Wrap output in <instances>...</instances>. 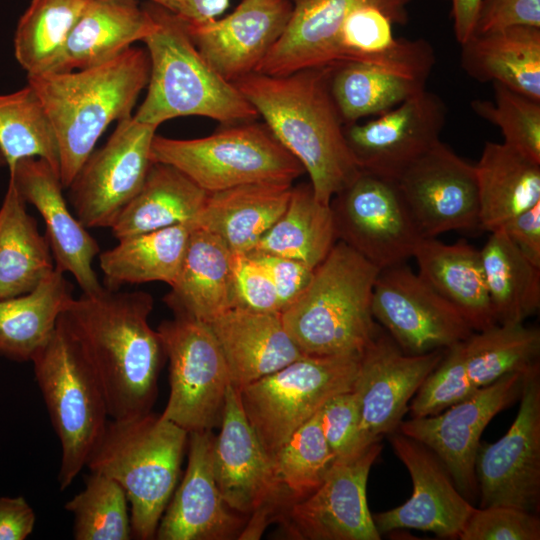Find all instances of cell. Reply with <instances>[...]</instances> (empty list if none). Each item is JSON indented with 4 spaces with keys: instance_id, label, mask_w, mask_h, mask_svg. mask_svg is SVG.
Here are the masks:
<instances>
[{
    "instance_id": "6da1fadb",
    "label": "cell",
    "mask_w": 540,
    "mask_h": 540,
    "mask_svg": "<svg viewBox=\"0 0 540 540\" xmlns=\"http://www.w3.org/2000/svg\"><path fill=\"white\" fill-rule=\"evenodd\" d=\"M152 296L144 291L103 288L73 298L60 321L94 370L111 419L151 411L165 354L149 316Z\"/></svg>"
},
{
    "instance_id": "7a4b0ae2",
    "label": "cell",
    "mask_w": 540,
    "mask_h": 540,
    "mask_svg": "<svg viewBox=\"0 0 540 540\" xmlns=\"http://www.w3.org/2000/svg\"><path fill=\"white\" fill-rule=\"evenodd\" d=\"M332 65L284 76L250 73L233 84L276 139L303 166L318 201L332 198L360 173L330 88Z\"/></svg>"
},
{
    "instance_id": "3957f363",
    "label": "cell",
    "mask_w": 540,
    "mask_h": 540,
    "mask_svg": "<svg viewBox=\"0 0 540 540\" xmlns=\"http://www.w3.org/2000/svg\"><path fill=\"white\" fill-rule=\"evenodd\" d=\"M149 73L147 51L131 46L95 66L27 76L54 131L64 188L71 185L106 128L132 116Z\"/></svg>"
},
{
    "instance_id": "277c9868",
    "label": "cell",
    "mask_w": 540,
    "mask_h": 540,
    "mask_svg": "<svg viewBox=\"0 0 540 540\" xmlns=\"http://www.w3.org/2000/svg\"><path fill=\"white\" fill-rule=\"evenodd\" d=\"M380 269L342 241L314 269L299 297L281 312L300 352L324 357L361 355L380 332L372 294Z\"/></svg>"
},
{
    "instance_id": "5b68a950",
    "label": "cell",
    "mask_w": 540,
    "mask_h": 540,
    "mask_svg": "<svg viewBox=\"0 0 540 540\" xmlns=\"http://www.w3.org/2000/svg\"><path fill=\"white\" fill-rule=\"evenodd\" d=\"M156 27L144 39L150 61L146 96L134 119L159 127L184 116H202L226 125L254 121L255 108L236 86L203 58L175 12L146 5Z\"/></svg>"
},
{
    "instance_id": "8992f818",
    "label": "cell",
    "mask_w": 540,
    "mask_h": 540,
    "mask_svg": "<svg viewBox=\"0 0 540 540\" xmlns=\"http://www.w3.org/2000/svg\"><path fill=\"white\" fill-rule=\"evenodd\" d=\"M187 441V431L151 411L107 421L86 466L124 490L132 538H155L176 488Z\"/></svg>"
},
{
    "instance_id": "52a82bcc",
    "label": "cell",
    "mask_w": 540,
    "mask_h": 540,
    "mask_svg": "<svg viewBox=\"0 0 540 540\" xmlns=\"http://www.w3.org/2000/svg\"><path fill=\"white\" fill-rule=\"evenodd\" d=\"M31 362L61 445L58 483L65 490L86 466L110 418L106 399L94 370L60 318Z\"/></svg>"
},
{
    "instance_id": "ba28073f",
    "label": "cell",
    "mask_w": 540,
    "mask_h": 540,
    "mask_svg": "<svg viewBox=\"0 0 540 540\" xmlns=\"http://www.w3.org/2000/svg\"><path fill=\"white\" fill-rule=\"evenodd\" d=\"M150 157L175 167L208 193L253 183L293 184L305 173L267 125L254 121L195 139L156 134Z\"/></svg>"
},
{
    "instance_id": "9c48e42d",
    "label": "cell",
    "mask_w": 540,
    "mask_h": 540,
    "mask_svg": "<svg viewBox=\"0 0 540 540\" xmlns=\"http://www.w3.org/2000/svg\"><path fill=\"white\" fill-rule=\"evenodd\" d=\"M360 357L304 355L238 390L242 409L271 459L331 397L353 389Z\"/></svg>"
},
{
    "instance_id": "30bf717a",
    "label": "cell",
    "mask_w": 540,
    "mask_h": 540,
    "mask_svg": "<svg viewBox=\"0 0 540 540\" xmlns=\"http://www.w3.org/2000/svg\"><path fill=\"white\" fill-rule=\"evenodd\" d=\"M169 362L170 393L160 414L189 433L220 425L227 389V365L209 325L174 316L157 328Z\"/></svg>"
},
{
    "instance_id": "8fae6325",
    "label": "cell",
    "mask_w": 540,
    "mask_h": 540,
    "mask_svg": "<svg viewBox=\"0 0 540 540\" xmlns=\"http://www.w3.org/2000/svg\"><path fill=\"white\" fill-rule=\"evenodd\" d=\"M212 465L228 507L245 517L251 516L241 539L258 538L265 522L275 519L285 504L272 459L250 425L238 391L231 385L226 393L220 431L212 441Z\"/></svg>"
},
{
    "instance_id": "7c38bea8",
    "label": "cell",
    "mask_w": 540,
    "mask_h": 540,
    "mask_svg": "<svg viewBox=\"0 0 540 540\" xmlns=\"http://www.w3.org/2000/svg\"><path fill=\"white\" fill-rule=\"evenodd\" d=\"M330 206L338 240L380 270L413 258L423 238L394 180L360 171Z\"/></svg>"
},
{
    "instance_id": "4fadbf2b",
    "label": "cell",
    "mask_w": 540,
    "mask_h": 540,
    "mask_svg": "<svg viewBox=\"0 0 540 540\" xmlns=\"http://www.w3.org/2000/svg\"><path fill=\"white\" fill-rule=\"evenodd\" d=\"M518 412L496 442L480 444L475 475L480 507L509 506L525 511L540 505V369L523 377Z\"/></svg>"
},
{
    "instance_id": "5bb4252c",
    "label": "cell",
    "mask_w": 540,
    "mask_h": 540,
    "mask_svg": "<svg viewBox=\"0 0 540 540\" xmlns=\"http://www.w3.org/2000/svg\"><path fill=\"white\" fill-rule=\"evenodd\" d=\"M157 126L133 115L117 122L107 142L93 151L68 187L75 216L86 228H110L141 189L152 164Z\"/></svg>"
},
{
    "instance_id": "9a60e30c",
    "label": "cell",
    "mask_w": 540,
    "mask_h": 540,
    "mask_svg": "<svg viewBox=\"0 0 540 540\" xmlns=\"http://www.w3.org/2000/svg\"><path fill=\"white\" fill-rule=\"evenodd\" d=\"M371 307L375 321L410 355L445 350L474 332L462 314L405 263L380 270Z\"/></svg>"
},
{
    "instance_id": "2e32d148",
    "label": "cell",
    "mask_w": 540,
    "mask_h": 540,
    "mask_svg": "<svg viewBox=\"0 0 540 540\" xmlns=\"http://www.w3.org/2000/svg\"><path fill=\"white\" fill-rule=\"evenodd\" d=\"M525 373L506 374L437 414L402 421L397 430L429 448L458 490L468 500L474 499L478 495L475 461L482 433L498 413L519 399Z\"/></svg>"
},
{
    "instance_id": "e0dca14e",
    "label": "cell",
    "mask_w": 540,
    "mask_h": 540,
    "mask_svg": "<svg viewBox=\"0 0 540 540\" xmlns=\"http://www.w3.org/2000/svg\"><path fill=\"white\" fill-rule=\"evenodd\" d=\"M382 450L380 441L347 458H337L308 497L285 507L276 519L288 536L306 540H379L366 487Z\"/></svg>"
},
{
    "instance_id": "ac0fdd59",
    "label": "cell",
    "mask_w": 540,
    "mask_h": 540,
    "mask_svg": "<svg viewBox=\"0 0 540 540\" xmlns=\"http://www.w3.org/2000/svg\"><path fill=\"white\" fill-rule=\"evenodd\" d=\"M395 182L423 238L479 228L475 167L441 141Z\"/></svg>"
},
{
    "instance_id": "d6986e66",
    "label": "cell",
    "mask_w": 540,
    "mask_h": 540,
    "mask_svg": "<svg viewBox=\"0 0 540 540\" xmlns=\"http://www.w3.org/2000/svg\"><path fill=\"white\" fill-rule=\"evenodd\" d=\"M447 107L423 90L363 124L344 125L347 144L361 171L396 180L440 141Z\"/></svg>"
},
{
    "instance_id": "ffe728a7",
    "label": "cell",
    "mask_w": 540,
    "mask_h": 540,
    "mask_svg": "<svg viewBox=\"0 0 540 540\" xmlns=\"http://www.w3.org/2000/svg\"><path fill=\"white\" fill-rule=\"evenodd\" d=\"M445 350L419 355L404 353L381 328L360 357L353 385L361 415L365 445L396 431L409 404Z\"/></svg>"
},
{
    "instance_id": "44dd1931",
    "label": "cell",
    "mask_w": 540,
    "mask_h": 540,
    "mask_svg": "<svg viewBox=\"0 0 540 540\" xmlns=\"http://www.w3.org/2000/svg\"><path fill=\"white\" fill-rule=\"evenodd\" d=\"M389 441L410 474L413 491L402 505L372 515L380 534L414 529L441 538H458L475 507L429 448L398 430L389 434Z\"/></svg>"
},
{
    "instance_id": "7402d4cb",
    "label": "cell",
    "mask_w": 540,
    "mask_h": 540,
    "mask_svg": "<svg viewBox=\"0 0 540 540\" xmlns=\"http://www.w3.org/2000/svg\"><path fill=\"white\" fill-rule=\"evenodd\" d=\"M292 11L291 0H242L222 19L184 22L203 58L233 83L256 71L286 29Z\"/></svg>"
},
{
    "instance_id": "603a6c76",
    "label": "cell",
    "mask_w": 540,
    "mask_h": 540,
    "mask_svg": "<svg viewBox=\"0 0 540 540\" xmlns=\"http://www.w3.org/2000/svg\"><path fill=\"white\" fill-rule=\"evenodd\" d=\"M9 174L24 201L33 205L44 220L55 269L70 273L82 293L101 290L93 269L100 247L69 210L57 172L44 159L24 158L9 169Z\"/></svg>"
},
{
    "instance_id": "cb8c5ba5",
    "label": "cell",
    "mask_w": 540,
    "mask_h": 540,
    "mask_svg": "<svg viewBox=\"0 0 540 540\" xmlns=\"http://www.w3.org/2000/svg\"><path fill=\"white\" fill-rule=\"evenodd\" d=\"M212 431L188 434V463L160 519L159 540H227L240 536L246 517L230 509L216 483Z\"/></svg>"
},
{
    "instance_id": "d4e9b609",
    "label": "cell",
    "mask_w": 540,
    "mask_h": 540,
    "mask_svg": "<svg viewBox=\"0 0 540 540\" xmlns=\"http://www.w3.org/2000/svg\"><path fill=\"white\" fill-rule=\"evenodd\" d=\"M412 0H294L286 29L255 72L284 76L332 65L336 37L348 15L363 5L382 8L394 24L408 22Z\"/></svg>"
},
{
    "instance_id": "484cf974",
    "label": "cell",
    "mask_w": 540,
    "mask_h": 540,
    "mask_svg": "<svg viewBox=\"0 0 540 540\" xmlns=\"http://www.w3.org/2000/svg\"><path fill=\"white\" fill-rule=\"evenodd\" d=\"M207 324L224 356L230 385L237 391L304 356L280 312L234 306Z\"/></svg>"
},
{
    "instance_id": "4316f807",
    "label": "cell",
    "mask_w": 540,
    "mask_h": 540,
    "mask_svg": "<svg viewBox=\"0 0 540 540\" xmlns=\"http://www.w3.org/2000/svg\"><path fill=\"white\" fill-rule=\"evenodd\" d=\"M233 255L218 236L193 226L179 274L164 298L174 316L208 323L234 306Z\"/></svg>"
},
{
    "instance_id": "83f0119b",
    "label": "cell",
    "mask_w": 540,
    "mask_h": 540,
    "mask_svg": "<svg viewBox=\"0 0 540 540\" xmlns=\"http://www.w3.org/2000/svg\"><path fill=\"white\" fill-rule=\"evenodd\" d=\"M413 258L418 275L462 314L473 331L497 324L479 250L464 240L445 244L422 238Z\"/></svg>"
},
{
    "instance_id": "f1b7e54d",
    "label": "cell",
    "mask_w": 540,
    "mask_h": 540,
    "mask_svg": "<svg viewBox=\"0 0 540 540\" xmlns=\"http://www.w3.org/2000/svg\"><path fill=\"white\" fill-rule=\"evenodd\" d=\"M155 27L149 10L136 0H90L67 40L55 72L111 60L134 42L144 41Z\"/></svg>"
},
{
    "instance_id": "f546056e",
    "label": "cell",
    "mask_w": 540,
    "mask_h": 540,
    "mask_svg": "<svg viewBox=\"0 0 540 540\" xmlns=\"http://www.w3.org/2000/svg\"><path fill=\"white\" fill-rule=\"evenodd\" d=\"M460 46V64L469 77L500 83L540 101L539 27L515 25L474 33Z\"/></svg>"
},
{
    "instance_id": "4dcf8cb0",
    "label": "cell",
    "mask_w": 540,
    "mask_h": 540,
    "mask_svg": "<svg viewBox=\"0 0 540 540\" xmlns=\"http://www.w3.org/2000/svg\"><path fill=\"white\" fill-rule=\"evenodd\" d=\"M292 183H253L208 193L194 225L225 242L233 253H249L285 210Z\"/></svg>"
},
{
    "instance_id": "1f68e13d",
    "label": "cell",
    "mask_w": 540,
    "mask_h": 540,
    "mask_svg": "<svg viewBox=\"0 0 540 540\" xmlns=\"http://www.w3.org/2000/svg\"><path fill=\"white\" fill-rule=\"evenodd\" d=\"M456 376L464 398L502 376L539 365L540 330L518 324H495L454 344Z\"/></svg>"
},
{
    "instance_id": "d6a6232c",
    "label": "cell",
    "mask_w": 540,
    "mask_h": 540,
    "mask_svg": "<svg viewBox=\"0 0 540 540\" xmlns=\"http://www.w3.org/2000/svg\"><path fill=\"white\" fill-rule=\"evenodd\" d=\"M474 167L479 229L498 230L540 202V163L507 144L487 141Z\"/></svg>"
},
{
    "instance_id": "836d02e7",
    "label": "cell",
    "mask_w": 540,
    "mask_h": 540,
    "mask_svg": "<svg viewBox=\"0 0 540 540\" xmlns=\"http://www.w3.org/2000/svg\"><path fill=\"white\" fill-rule=\"evenodd\" d=\"M208 192L175 167L152 162L139 192L120 211L112 226L121 238L178 224H194Z\"/></svg>"
},
{
    "instance_id": "e575fe53",
    "label": "cell",
    "mask_w": 540,
    "mask_h": 540,
    "mask_svg": "<svg viewBox=\"0 0 540 540\" xmlns=\"http://www.w3.org/2000/svg\"><path fill=\"white\" fill-rule=\"evenodd\" d=\"M73 298L72 284L54 268L30 292L0 299V357L31 361Z\"/></svg>"
},
{
    "instance_id": "d590c367",
    "label": "cell",
    "mask_w": 540,
    "mask_h": 540,
    "mask_svg": "<svg viewBox=\"0 0 540 540\" xmlns=\"http://www.w3.org/2000/svg\"><path fill=\"white\" fill-rule=\"evenodd\" d=\"M194 224H178L121 238L100 252L105 288L163 282L172 286L179 274Z\"/></svg>"
},
{
    "instance_id": "8d00e7d4",
    "label": "cell",
    "mask_w": 540,
    "mask_h": 540,
    "mask_svg": "<svg viewBox=\"0 0 540 540\" xmlns=\"http://www.w3.org/2000/svg\"><path fill=\"white\" fill-rule=\"evenodd\" d=\"M54 268L48 239L9 178L0 207V299L30 292Z\"/></svg>"
},
{
    "instance_id": "74e56055",
    "label": "cell",
    "mask_w": 540,
    "mask_h": 540,
    "mask_svg": "<svg viewBox=\"0 0 540 540\" xmlns=\"http://www.w3.org/2000/svg\"><path fill=\"white\" fill-rule=\"evenodd\" d=\"M337 241L330 204L318 201L307 183L293 186L285 210L249 253L283 256L316 268Z\"/></svg>"
},
{
    "instance_id": "f35d334b",
    "label": "cell",
    "mask_w": 540,
    "mask_h": 540,
    "mask_svg": "<svg viewBox=\"0 0 540 540\" xmlns=\"http://www.w3.org/2000/svg\"><path fill=\"white\" fill-rule=\"evenodd\" d=\"M480 255L496 323H524L540 306V267L502 229L490 232Z\"/></svg>"
},
{
    "instance_id": "ab89813d",
    "label": "cell",
    "mask_w": 540,
    "mask_h": 540,
    "mask_svg": "<svg viewBox=\"0 0 540 540\" xmlns=\"http://www.w3.org/2000/svg\"><path fill=\"white\" fill-rule=\"evenodd\" d=\"M426 82L361 62L332 65L330 76L331 93L344 125L391 110L425 90Z\"/></svg>"
},
{
    "instance_id": "60d3db41",
    "label": "cell",
    "mask_w": 540,
    "mask_h": 540,
    "mask_svg": "<svg viewBox=\"0 0 540 540\" xmlns=\"http://www.w3.org/2000/svg\"><path fill=\"white\" fill-rule=\"evenodd\" d=\"M90 0H31L18 20L14 56L27 76L56 71L67 40Z\"/></svg>"
},
{
    "instance_id": "b9f144b4",
    "label": "cell",
    "mask_w": 540,
    "mask_h": 540,
    "mask_svg": "<svg viewBox=\"0 0 540 540\" xmlns=\"http://www.w3.org/2000/svg\"><path fill=\"white\" fill-rule=\"evenodd\" d=\"M0 150L8 169L21 159L41 158L59 175L54 131L38 95L29 84L0 95Z\"/></svg>"
},
{
    "instance_id": "7bdbcfd3",
    "label": "cell",
    "mask_w": 540,
    "mask_h": 540,
    "mask_svg": "<svg viewBox=\"0 0 540 540\" xmlns=\"http://www.w3.org/2000/svg\"><path fill=\"white\" fill-rule=\"evenodd\" d=\"M335 459L316 413L288 438L272 458L285 507L316 491Z\"/></svg>"
},
{
    "instance_id": "ee69618b",
    "label": "cell",
    "mask_w": 540,
    "mask_h": 540,
    "mask_svg": "<svg viewBox=\"0 0 540 540\" xmlns=\"http://www.w3.org/2000/svg\"><path fill=\"white\" fill-rule=\"evenodd\" d=\"M73 516L76 540L132 538L128 499L121 486L96 472L86 476L85 488L65 504Z\"/></svg>"
},
{
    "instance_id": "f6af8a7d",
    "label": "cell",
    "mask_w": 540,
    "mask_h": 540,
    "mask_svg": "<svg viewBox=\"0 0 540 540\" xmlns=\"http://www.w3.org/2000/svg\"><path fill=\"white\" fill-rule=\"evenodd\" d=\"M492 84L494 100H473L471 109L500 129L503 143L540 163V101Z\"/></svg>"
},
{
    "instance_id": "bcb514c9",
    "label": "cell",
    "mask_w": 540,
    "mask_h": 540,
    "mask_svg": "<svg viewBox=\"0 0 540 540\" xmlns=\"http://www.w3.org/2000/svg\"><path fill=\"white\" fill-rule=\"evenodd\" d=\"M460 540H539L540 519L535 513L509 506L473 510Z\"/></svg>"
},
{
    "instance_id": "7dc6e473",
    "label": "cell",
    "mask_w": 540,
    "mask_h": 540,
    "mask_svg": "<svg viewBox=\"0 0 540 540\" xmlns=\"http://www.w3.org/2000/svg\"><path fill=\"white\" fill-rule=\"evenodd\" d=\"M323 435L337 458L358 454L365 445L361 431V415L353 390L331 397L317 412Z\"/></svg>"
},
{
    "instance_id": "c3c4849f",
    "label": "cell",
    "mask_w": 540,
    "mask_h": 540,
    "mask_svg": "<svg viewBox=\"0 0 540 540\" xmlns=\"http://www.w3.org/2000/svg\"><path fill=\"white\" fill-rule=\"evenodd\" d=\"M234 306L260 311L280 312L279 300L265 268L252 256L233 255ZM233 306V307H234Z\"/></svg>"
},
{
    "instance_id": "681fc988",
    "label": "cell",
    "mask_w": 540,
    "mask_h": 540,
    "mask_svg": "<svg viewBox=\"0 0 540 540\" xmlns=\"http://www.w3.org/2000/svg\"><path fill=\"white\" fill-rule=\"evenodd\" d=\"M247 254L256 259L269 274L281 312L305 290L315 269L301 261L283 256L264 253Z\"/></svg>"
},
{
    "instance_id": "f907efd6",
    "label": "cell",
    "mask_w": 540,
    "mask_h": 540,
    "mask_svg": "<svg viewBox=\"0 0 540 540\" xmlns=\"http://www.w3.org/2000/svg\"><path fill=\"white\" fill-rule=\"evenodd\" d=\"M515 25L540 28V0H481L474 33Z\"/></svg>"
},
{
    "instance_id": "816d5d0a",
    "label": "cell",
    "mask_w": 540,
    "mask_h": 540,
    "mask_svg": "<svg viewBox=\"0 0 540 540\" xmlns=\"http://www.w3.org/2000/svg\"><path fill=\"white\" fill-rule=\"evenodd\" d=\"M500 229L525 257L540 267V202L511 218Z\"/></svg>"
},
{
    "instance_id": "f5cc1de1",
    "label": "cell",
    "mask_w": 540,
    "mask_h": 540,
    "mask_svg": "<svg viewBox=\"0 0 540 540\" xmlns=\"http://www.w3.org/2000/svg\"><path fill=\"white\" fill-rule=\"evenodd\" d=\"M36 516L22 496H0V540H23L33 531Z\"/></svg>"
},
{
    "instance_id": "db71d44e",
    "label": "cell",
    "mask_w": 540,
    "mask_h": 540,
    "mask_svg": "<svg viewBox=\"0 0 540 540\" xmlns=\"http://www.w3.org/2000/svg\"><path fill=\"white\" fill-rule=\"evenodd\" d=\"M454 35L461 45L475 32L481 0H450Z\"/></svg>"
},
{
    "instance_id": "11a10c76",
    "label": "cell",
    "mask_w": 540,
    "mask_h": 540,
    "mask_svg": "<svg viewBox=\"0 0 540 540\" xmlns=\"http://www.w3.org/2000/svg\"><path fill=\"white\" fill-rule=\"evenodd\" d=\"M229 0H178L177 14L186 22L216 18L227 8Z\"/></svg>"
},
{
    "instance_id": "9f6ffc18",
    "label": "cell",
    "mask_w": 540,
    "mask_h": 540,
    "mask_svg": "<svg viewBox=\"0 0 540 540\" xmlns=\"http://www.w3.org/2000/svg\"><path fill=\"white\" fill-rule=\"evenodd\" d=\"M149 1L157 5H160L166 9H169L175 13L178 10V0H149Z\"/></svg>"
},
{
    "instance_id": "6f0895ef",
    "label": "cell",
    "mask_w": 540,
    "mask_h": 540,
    "mask_svg": "<svg viewBox=\"0 0 540 540\" xmlns=\"http://www.w3.org/2000/svg\"><path fill=\"white\" fill-rule=\"evenodd\" d=\"M1 166H6V161H5V158L0 150V167Z\"/></svg>"
}]
</instances>
